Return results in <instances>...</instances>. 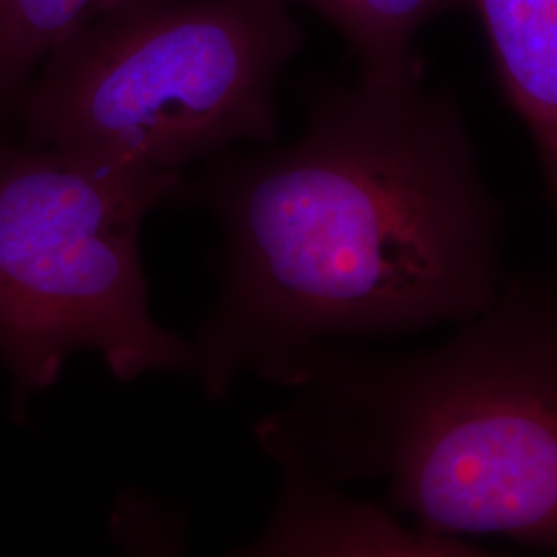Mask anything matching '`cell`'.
<instances>
[{"label": "cell", "instance_id": "6da1fadb", "mask_svg": "<svg viewBox=\"0 0 557 557\" xmlns=\"http://www.w3.org/2000/svg\"><path fill=\"white\" fill-rule=\"evenodd\" d=\"M186 199L225 232L221 296L190 341L213 400L287 386L335 338L416 335L498 296L504 218L457 103L421 81L322 87L292 145L225 151Z\"/></svg>", "mask_w": 557, "mask_h": 557}, {"label": "cell", "instance_id": "7a4b0ae2", "mask_svg": "<svg viewBox=\"0 0 557 557\" xmlns=\"http://www.w3.org/2000/svg\"><path fill=\"white\" fill-rule=\"evenodd\" d=\"M450 329L409 354L314 347L260 444L331 483H384L430 533L557 554V269L506 275Z\"/></svg>", "mask_w": 557, "mask_h": 557}, {"label": "cell", "instance_id": "3957f363", "mask_svg": "<svg viewBox=\"0 0 557 557\" xmlns=\"http://www.w3.org/2000/svg\"><path fill=\"white\" fill-rule=\"evenodd\" d=\"M287 0H147L41 64L17 114L27 143L103 168L184 174L277 139L278 75L304 34Z\"/></svg>", "mask_w": 557, "mask_h": 557}, {"label": "cell", "instance_id": "277c9868", "mask_svg": "<svg viewBox=\"0 0 557 557\" xmlns=\"http://www.w3.org/2000/svg\"><path fill=\"white\" fill-rule=\"evenodd\" d=\"M186 188L184 174L0 143V358L21 395L52 386L75 351L120 382L190 372V341L151 317L139 244L145 218Z\"/></svg>", "mask_w": 557, "mask_h": 557}, {"label": "cell", "instance_id": "5b68a950", "mask_svg": "<svg viewBox=\"0 0 557 557\" xmlns=\"http://www.w3.org/2000/svg\"><path fill=\"white\" fill-rule=\"evenodd\" d=\"M281 469L283 498L260 549L310 556H487L473 541L407 529L374 504L345 498L337 483L296 467Z\"/></svg>", "mask_w": 557, "mask_h": 557}, {"label": "cell", "instance_id": "8992f818", "mask_svg": "<svg viewBox=\"0 0 557 557\" xmlns=\"http://www.w3.org/2000/svg\"><path fill=\"white\" fill-rule=\"evenodd\" d=\"M502 87L529 126L557 207V0H471Z\"/></svg>", "mask_w": 557, "mask_h": 557}, {"label": "cell", "instance_id": "52a82bcc", "mask_svg": "<svg viewBox=\"0 0 557 557\" xmlns=\"http://www.w3.org/2000/svg\"><path fill=\"white\" fill-rule=\"evenodd\" d=\"M317 11L347 40L361 79L382 85L421 81L416 38L430 21L471 0H287Z\"/></svg>", "mask_w": 557, "mask_h": 557}, {"label": "cell", "instance_id": "ba28073f", "mask_svg": "<svg viewBox=\"0 0 557 557\" xmlns=\"http://www.w3.org/2000/svg\"><path fill=\"white\" fill-rule=\"evenodd\" d=\"M147 0H0V122L59 48L116 11Z\"/></svg>", "mask_w": 557, "mask_h": 557}]
</instances>
